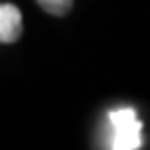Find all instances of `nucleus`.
<instances>
[{
	"instance_id": "obj_1",
	"label": "nucleus",
	"mask_w": 150,
	"mask_h": 150,
	"mask_svg": "<svg viewBox=\"0 0 150 150\" xmlns=\"http://www.w3.org/2000/svg\"><path fill=\"white\" fill-rule=\"evenodd\" d=\"M108 148L112 150H138L144 144L142 121L131 106L108 110Z\"/></svg>"
},
{
	"instance_id": "obj_2",
	"label": "nucleus",
	"mask_w": 150,
	"mask_h": 150,
	"mask_svg": "<svg viewBox=\"0 0 150 150\" xmlns=\"http://www.w3.org/2000/svg\"><path fill=\"white\" fill-rule=\"evenodd\" d=\"M23 17L15 4H0V42L13 44L21 38Z\"/></svg>"
},
{
	"instance_id": "obj_3",
	"label": "nucleus",
	"mask_w": 150,
	"mask_h": 150,
	"mask_svg": "<svg viewBox=\"0 0 150 150\" xmlns=\"http://www.w3.org/2000/svg\"><path fill=\"white\" fill-rule=\"evenodd\" d=\"M38 4H40L46 13L61 17V15H67L71 11L73 0H38Z\"/></svg>"
}]
</instances>
